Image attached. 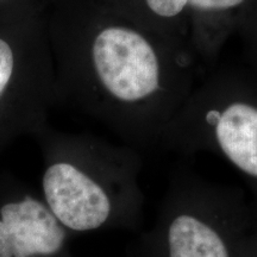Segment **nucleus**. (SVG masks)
<instances>
[{"label": "nucleus", "mask_w": 257, "mask_h": 257, "mask_svg": "<svg viewBox=\"0 0 257 257\" xmlns=\"http://www.w3.org/2000/svg\"><path fill=\"white\" fill-rule=\"evenodd\" d=\"M43 14L55 81L135 106L187 76L184 48L120 0H44Z\"/></svg>", "instance_id": "nucleus-1"}, {"label": "nucleus", "mask_w": 257, "mask_h": 257, "mask_svg": "<svg viewBox=\"0 0 257 257\" xmlns=\"http://www.w3.org/2000/svg\"><path fill=\"white\" fill-rule=\"evenodd\" d=\"M43 191L51 213L70 230H95L110 217L104 189L72 163L51 165L44 173Z\"/></svg>", "instance_id": "nucleus-2"}, {"label": "nucleus", "mask_w": 257, "mask_h": 257, "mask_svg": "<svg viewBox=\"0 0 257 257\" xmlns=\"http://www.w3.org/2000/svg\"><path fill=\"white\" fill-rule=\"evenodd\" d=\"M64 238L60 221L35 199L28 197L0 208V257L54 255Z\"/></svg>", "instance_id": "nucleus-3"}, {"label": "nucleus", "mask_w": 257, "mask_h": 257, "mask_svg": "<svg viewBox=\"0 0 257 257\" xmlns=\"http://www.w3.org/2000/svg\"><path fill=\"white\" fill-rule=\"evenodd\" d=\"M221 153L243 173L257 179V107L232 101L211 118Z\"/></svg>", "instance_id": "nucleus-4"}, {"label": "nucleus", "mask_w": 257, "mask_h": 257, "mask_svg": "<svg viewBox=\"0 0 257 257\" xmlns=\"http://www.w3.org/2000/svg\"><path fill=\"white\" fill-rule=\"evenodd\" d=\"M246 0H188L186 32L199 51L211 54L224 41L226 21Z\"/></svg>", "instance_id": "nucleus-5"}, {"label": "nucleus", "mask_w": 257, "mask_h": 257, "mask_svg": "<svg viewBox=\"0 0 257 257\" xmlns=\"http://www.w3.org/2000/svg\"><path fill=\"white\" fill-rule=\"evenodd\" d=\"M167 240L169 257H230L217 231L189 214L170 223Z\"/></svg>", "instance_id": "nucleus-6"}, {"label": "nucleus", "mask_w": 257, "mask_h": 257, "mask_svg": "<svg viewBox=\"0 0 257 257\" xmlns=\"http://www.w3.org/2000/svg\"><path fill=\"white\" fill-rule=\"evenodd\" d=\"M120 2L148 25L182 47V35L184 37H187L186 22H187L188 0H120Z\"/></svg>", "instance_id": "nucleus-7"}, {"label": "nucleus", "mask_w": 257, "mask_h": 257, "mask_svg": "<svg viewBox=\"0 0 257 257\" xmlns=\"http://www.w3.org/2000/svg\"><path fill=\"white\" fill-rule=\"evenodd\" d=\"M29 2H43V0H0V12L4 11L6 9L12 8V6L24 4Z\"/></svg>", "instance_id": "nucleus-8"}]
</instances>
